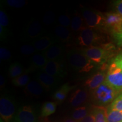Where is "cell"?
Here are the masks:
<instances>
[{
    "mask_svg": "<svg viewBox=\"0 0 122 122\" xmlns=\"http://www.w3.org/2000/svg\"><path fill=\"white\" fill-rule=\"evenodd\" d=\"M115 51L113 44L107 43L85 48L81 50V52L95 65H103L113 57Z\"/></svg>",
    "mask_w": 122,
    "mask_h": 122,
    "instance_id": "1",
    "label": "cell"
},
{
    "mask_svg": "<svg viewBox=\"0 0 122 122\" xmlns=\"http://www.w3.org/2000/svg\"><path fill=\"white\" fill-rule=\"evenodd\" d=\"M120 92L110 85L106 81L102 84L97 89L92 92V99L98 106H104L113 102L121 94Z\"/></svg>",
    "mask_w": 122,
    "mask_h": 122,
    "instance_id": "2",
    "label": "cell"
},
{
    "mask_svg": "<svg viewBox=\"0 0 122 122\" xmlns=\"http://www.w3.org/2000/svg\"><path fill=\"white\" fill-rule=\"evenodd\" d=\"M67 60L70 66L80 73L89 72L95 66V64L79 50L70 51L67 54Z\"/></svg>",
    "mask_w": 122,
    "mask_h": 122,
    "instance_id": "3",
    "label": "cell"
},
{
    "mask_svg": "<svg viewBox=\"0 0 122 122\" xmlns=\"http://www.w3.org/2000/svg\"><path fill=\"white\" fill-rule=\"evenodd\" d=\"M16 105L13 97L4 95L0 98L1 122H11L16 114Z\"/></svg>",
    "mask_w": 122,
    "mask_h": 122,
    "instance_id": "4",
    "label": "cell"
},
{
    "mask_svg": "<svg viewBox=\"0 0 122 122\" xmlns=\"http://www.w3.org/2000/svg\"><path fill=\"white\" fill-rule=\"evenodd\" d=\"M105 81L122 93V70L112 61L108 66Z\"/></svg>",
    "mask_w": 122,
    "mask_h": 122,
    "instance_id": "5",
    "label": "cell"
},
{
    "mask_svg": "<svg viewBox=\"0 0 122 122\" xmlns=\"http://www.w3.org/2000/svg\"><path fill=\"white\" fill-rule=\"evenodd\" d=\"M81 16L88 28L93 30L103 27L104 16L100 12L88 9H83L82 10Z\"/></svg>",
    "mask_w": 122,
    "mask_h": 122,
    "instance_id": "6",
    "label": "cell"
},
{
    "mask_svg": "<svg viewBox=\"0 0 122 122\" xmlns=\"http://www.w3.org/2000/svg\"><path fill=\"white\" fill-rule=\"evenodd\" d=\"M103 27L110 30L112 34L122 33V16L116 11L105 13Z\"/></svg>",
    "mask_w": 122,
    "mask_h": 122,
    "instance_id": "7",
    "label": "cell"
},
{
    "mask_svg": "<svg viewBox=\"0 0 122 122\" xmlns=\"http://www.w3.org/2000/svg\"><path fill=\"white\" fill-rule=\"evenodd\" d=\"M102 40V37L95 30L86 27L80 32L77 37V44L81 46L88 47L96 46Z\"/></svg>",
    "mask_w": 122,
    "mask_h": 122,
    "instance_id": "8",
    "label": "cell"
},
{
    "mask_svg": "<svg viewBox=\"0 0 122 122\" xmlns=\"http://www.w3.org/2000/svg\"><path fill=\"white\" fill-rule=\"evenodd\" d=\"M37 115L33 107L25 105L16 111L11 122H37Z\"/></svg>",
    "mask_w": 122,
    "mask_h": 122,
    "instance_id": "9",
    "label": "cell"
},
{
    "mask_svg": "<svg viewBox=\"0 0 122 122\" xmlns=\"http://www.w3.org/2000/svg\"><path fill=\"white\" fill-rule=\"evenodd\" d=\"M44 32L42 25L38 20L33 19L25 25L24 30L25 39H36L41 37Z\"/></svg>",
    "mask_w": 122,
    "mask_h": 122,
    "instance_id": "10",
    "label": "cell"
},
{
    "mask_svg": "<svg viewBox=\"0 0 122 122\" xmlns=\"http://www.w3.org/2000/svg\"><path fill=\"white\" fill-rule=\"evenodd\" d=\"M42 71L59 79L65 77L66 74L64 66L60 61H48Z\"/></svg>",
    "mask_w": 122,
    "mask_h": 122,
    "instance_id": "11",
    "label": "cell"
},
{
    "mask_svg": "<svg viewBox=\"0 0 122 122\" xmlns=\"http://www.w3.org/2000/svg\"><path fill=\"white\" fill-rule=\"evenodd\" d=\"M37 79L46 91H49L54 89L57 86L60 80L58 77L50 75L43 71L37 74Z\"/></svg>",
    "mask_w": 122,
    "mask_h": 122,
    "instance_id": "12",
    "label": "cell"
},
{
    "mask_svg": "<svg viewBox=\"0 0 122 122\" xmlns=\"http://www.w3.org/2000/svg\"><path fill=\"white\" fill-rule=\"evenodd\" d=\"M105 69L98 71L88 78L85 82L84 86L85 87L93 91L104 83L106 76V72H105Z\"/></svg>",
    "mask_w": 122,
    "mask_h": 122,
    "instance_id": "13",
    "label": "cell"
},
{
    "mask_svg": "<svg viewBox=\"0 0 122 122\" xmlns=\"http://www.w3.org/2000/svg\"><path fill=\"white\" fill-rule=\"evenodd\" d=\"M88 98L87 90L84 88L77 89L71 94L69 99V103L74 107H78L86 101Z\"/></svg>",
    "mask_w": 122,
    "mask_h": 122,
    "instance_id": "14",
    "label": "cell"
},
{
    "mask_svg": "<svg viewBox=\"0 0 122 122\" xmlns=\"http://www.w3.org/2000/svg\"><path fill=\"white\" fill-rule=\"evenodd\" d=\"M56 42V40L50 36H41L34 40L32 41V45L36 51H44L54 45Z\"/></svg>",
    "mask_w": 122,
    "mask_h": 122,
    "instance_id": "15",
    "label": "cell"
},
{
    "mask_svg": "<svg viewBox=\"0 0 122 122\" xmlns=\"http://www.w3.org/2000/svg\"><path fill=\"white\" fill-rule=\"evenodd\" d=\"M63 53V48L59 45H53L44 51L43 54L48 61H58Z\"/></svg>",
    "mask_w": 122,
    "mask_h": 122,
    "instance_id": "16",
    "label": "cell"
},
{
    "mask_svg": "<svg viewBox=\"0 0 122 122\" xmlns=\"http://www.w3.org/2000/svg\"><path fill=\"white\" fill-rule=\"evenodd\" d=\"M44 88L39 81L35 80L30 81L26 86L24 92L29 96L33 97H39L43 94Z\"/></svg>",
    "mask_w": 122,
    "mask_h": 122,
    "instance_id": "17",
    "label": "cell"
},
{
    "mask_svg": "<svg viewBox=\"0 0 122 122\" xmlns=\"http://www.w3.org/2000/svg\"><path fill=\"white\" fill-rule=\"evenodd\" d=\"M48 59L43 54L36 53L30 58V70H42L46 65Z\"/></svg>",
    "mask_w": 122,
    "mask_h": 122,
    "instance_id": "18",
    "label": "cell"
},
{
    "mask_svg": "<svg viewBox=\"0 0 122 122\" xmlns=\"http://www.w3.org/2000/svg\"><path fill=\"white\" fill-rule=\"evenodd\" d=\"M9 20L7 14L2 7L0 10V37L2 40L6 39L7 37V27Z\"/></svg>",
    "mask_w": 122,
    "mask_h": 122,
    "instance_id": "19",
    "label": "cell"
},
{
    "mask_svg": "<svg viewBox=\"0 0 122 122\" xmlns=\"http://www.w3.org/2000/svg\"><path fill=\"white\" fill-rule=\"evenodd\" d=\"M95 122H107V109L105 106H94L91 110Z\"/></svg>",
    "mask_w": 122,
    "mask_h": 122,
    "instance_id": "20",
    "label": "cell"
},
{
    "mask_svg": "<svg viewBox=\"0 0 122 122\" xmlns=\"http://www.w3.org/2000/svg\"><path fill=\"white\" fill-rule=\"evenodd\" d=\"M71 89L72 86H70L69 84H65L55 92L53 94V98L58 102H62L67 98V96Z\"/></svg>",
    "mask_w": 122,
    "mask_h": 122,
    "instance_id": "21",
    "label": "cell"
},
{
    "mask_svg": "<svg viewBox=\"0 0 122 122\" xmlns=\"http://www.w3.org/2000/svg\"><path fill=\"white\" fill-rule=\"evenodd\" d=\"M54 33L58 39L63 42H68L71 39L69 30L62 25H57L54 28Z\"/></svg>",
    "mask_w": 122,
    "mask_h": 122,
    "instance_id": "22",
    "label": "cell"
},
{
    "mask_svg": "<svg viewBox=\"0 0 122 122\" xmlns=\"http://www.w3.org/2000/svg\"><path fill=\"white\" fill-rule=\"evenodd\" d=\"M71 28L73 30L76 32H81L86 28L82 16L78 14L74 15L71 19Z\"/></svg>",
    "mask_w": 122,
    "mask_h": 122,
    "instance_id": "23",
    "label": "cell"
},
{
    "mask_svg": "<svg viewBox=\"0 0 122 122\" xmlns=\"http://www.w3.org/2000/svg\"><path fill=\"white\" fill-rule=\"evenodd\" d=\"M91 110H89V107L86 106H82L78 107L75 109L72 114V117L73 119L79 122L81 120L86 117L90 112Z\"/></svg>",
    "mask_w": 122,
    "mask_h": 122,
    "instance_id": "24",
    "label": "cell"
},
{
    "mask_svg": "<svg viewBox=\"0 0 122 122\" xmlns=\"http://www.w3.org/2000/svg\"><path fill=\"white\" fill-rule=\"evenodd\" d=\"M57 104L54 102H46L42 105L41 110V116L47 117L54 114L56 111Z\"/></svg>",
    "mask_w": 122,
    "mask_h": 122,
    "instance_id": "25",
    "label": "cell"
},
{
    "mask_svg": "<svg viewBox=\"0 0 122 122\" xmlns=\"http://www.w3.org/2000/svg\"><path fill=\"white\" fill-rule=\"evenodd\" d=\"M23 68L22 65L18 62H14L10 66L8 74L11 79H15L23 74Z\"/></svg>",
    "mask_w": 122,
    "mask_h": 122,
    "instance_id": "26",
    "label": "cell"
},
{
    "mask_svg": "<svg viewBox=\"0 0 122 122\" xmlns=\"http://www.w3.org/2000/svg\"><path fill=\"white\" fill-rule=\"evenodd\" d=\"M30 77L27 73H24L16 78L13 79L12 83L13 85L18 87H23L26 86L30 83Z\"/></svg>",
    "mask_w": 122,
    "mask_h": 122,
    "instance_id": "27",
    "label": "cell"
},
{
    "mask_svg": "<svg viewBox=\"0 0 122 122\" xmlns=\"http://www.w3.org/2000/svg\"><path fill=\"white\" fill-rule=\"evenodd\" d=\"M122 122V111L107 110V122Z\"/></svg>",
    "mask_w": 122,
    "mask_h": 122,
    "instance_id": "28",
    "label": "cell"
},
{
    "mask_svg": "<svg viewBox=\"0 0 122 122\" xmlns=\"http://www.w3.org/2000/svg\"><path fill=\"white\" fill-rule=\"evenodd\" d=\"M107 110L122 111V93L108 107Z\"/></svg>",
    "mask_w": 122,
    "mask_h": 122,
    "instance_id": "29",
    "label": "cell"
},
{
    "mask_svg": "<svg viewBox=\"0 0 122 122\" xmlns=\"http://www.w3.org/2000/svg\"><path fill=\"white\" fill-rule=\"evenodd\" d=\"M20 53L23 55L30 56V55L35 54L36 50L32 45L24 44V45L21 46L20 48Z\"/></svg>",
    "mask_w": 122,
    "mask_h": 122,
    "instance_id": "30",
    "label": "cell"
},
{
    "mask_svg": "<svg viewBox=\"0 0 122 122\" xmlns=\"http://www.w3.org/2000/svg\"><path fill=\"white\" fill-rule=\"evenodd\" d=\"M6 3L10 7L20 8L27 4V1L25 0H7Z\"/></svg>",
    "mask_w": 122,
    "mask_h": 122,
    "instance_id": "31",
    "label": "cell"
},
{
    "mask_svg": "<svg viewBox=\"0 0 122 122\" xmlns=\"http://www.w3.org/2000/svg\"><path fill=\"white\" fill-rule=\"evenodd\" d=\"M58 21L61 25L65 27H68L71 25V20L67 15H61L58 18Z\"/></svg>",
    "mask_w": 122,
    "mask_h": 122,
    "instance_id": "32",
    "label": "cell"
},
{
    "mask_svg": "<svg viewBox=\"0 0 122 122\" xmlns=\"http://www.w3.org/2000/svg\"><path fill=\"white\" fill-rule=\"evenodd\" d=\"M56 16L52 11H48L45 15L43 18V22L46 25H50L54 22Z\"/></svg>",
    "mask_w": 122,
    "mask_h": 122,
    "instance_id": "33",
    "label": "cell"
},
{
    "mask_svg": "<svg viewBox=\"0 0 122 122\" xmlns=\"http://www.w3.org/2000/svg\"><path fill=\"white\" fill-rule=\"evenodd\" d=\"M11 54L7 49L4 47H1L0 48V59L1 61H7L11 59Z\"/></svg>",
    "mask_w": 122,
    "mask_h": 122,
    "instance_id": "34",
    "label": "cell"
},
{
    "mask_svg": "<svg viewBox=\"0 0 122 122\" xmlns=\"http://www.w3.org/2000/svg\"><path fill=\"white\" fill-rule=\"evenodd\" d=\"M113 6L115 9L116 12L122 16V0L114 1L113 2Z\"/></svg>",
    "mask_w": 122,
    "mask_h": 122,
    "instance_id": "35",
    "label": "cell"
},
{
    "mask_svg": "<svg viewBox=\"0 0 122 122\" xmlns=\"http://www.w3.org/2000/svg\"><path fill=\"white\" fill-rule=\"evenodd\" d=\"M112 61L117 64L122 70V52H120L115 56V57L112 59Z\"/></svg>",
    "mask_w": 122,
    "mask_h": 122,
    "instance_id": "36",
    "label": "cell"
},
{
    "mask_svg": "<svg viewBox=\"0 0 122 122\" xmlns=\"http://www.w3.org/2000/svg\"><path fill=\"white\" fill-rule=\"evenodd\" d=\"M78 122H95V118H94L93 114H92V111H91V112L86 117Z\"/></svg>",
    "mask_w": 122,
    "mask_h": 122,
    "instance_id": "37",
    "label": "cell"
},
{
    "mask_svg": "<svg viewBox=\"0 0 122 122\" xmlns=\"http://www.w3.org/2000/svg\"><path fill=\"white\" fill-rule=\"evenodd\" d=\"M112 35L117 44L122 47V33H114V34H112Z\"/></svg>",
    "mask_w": 122,
    "mask_h": 122,
    "instance_id": "38",
    "label": "cell"
},
{
    "mask_svg": "<svg viewBox=\"0 0 122 122\" xmlns=\"http://www.w3.org/2000/svg\"><path fill=\"white\" fill-rule=\"evenodd\" d=\"M5 86V79L2 75H0V86L1 89H3Z\"/></svg>",
    "mask_w": 122,
    "mask_h": 122,
    "instance_id": "39",
    "label": "cell"
},
{
    "mask_svg": "<svg viewBox=\"0 0 122 122\" xmlns=\"http://www.w3.org/2000/svg\"><path fill=\"white\" fill-rule=\"evenodd\" d=\"M64 122H78L76 121L75 120L73 119H67Z\"/></svg>",
    "mask_w": 122,
    "mask_h": 122,
    "instance_id": "40",
    "label": "cell"
},
{
    "mask_svg": "<svg viewBox=\"0 0 122 122\" xmlns=\"http://www.w3.org/2000/svg\"></svg>",
    "mask_w": 122,
    "mask_h": 122,
    "instance_id": "41",
    "label": "cell"
}]
</instances>
